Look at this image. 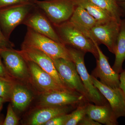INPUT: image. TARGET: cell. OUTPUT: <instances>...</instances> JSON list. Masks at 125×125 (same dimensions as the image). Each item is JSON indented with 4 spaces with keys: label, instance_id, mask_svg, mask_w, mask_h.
I'll return each instance as SVG.
<instances>
[{
    "label": "cell",
    "instance_id": "1",
    "mask_svg": "<svg viewBox=\"0 0 125 125\" xmlns=\"http://www.w3.org/2000/svg\"><path fill=\"white\" fill-rule=\"evenodd\" d=\"M27 29L22 47L38 49L52 59L63 58L71 60L68 48L64 44L56 42L28 27Z\"/></svg>",
    "mask_w": 125,
    "mask_h": 125
},
{
    "label": "cell",
    "instance_id": "2",
    "mask_svg": "<svg viewBox=\"0 0 125 125\" xmlns=\"http://www.w3.org/2000/svg\"><path fill=\"white\" fill-rule=\"evenodd\" d=\"M55 26L63 44L85 53L90 52L96 60L98 58V52L93 41L78 30L69 21Z\"/></svg>",
    "mask_w": 125,
    "mask_h": 125
},
{
    "label": "cell",
    "instance_id": "3",
    "mask_svg": "<svg viewBox=\"0 0 125 125\" xmlns=\"http://www.w3.org/2000/svg\"><path fill=\"white\" fill-rule=\"evenodd\" d=\"M36 7L34 3H26L0 9V27L7 39L16 27L22 23Z\"/></svg>",
    "mask_w": 125,
    "mask_h": 125
},
{
    "label": "cell",
    "instance_id": "4",
    "mask_svg": "<svg viewBox=\"0 0 125 125\" xmlns=\"http://www.w3.org/2000/svg\"><path fill=\"white\" fill-rule=\"evenodd\" d=\"M34 3L54 26L69 20L76 6L73 0H34Z\"/></svg>",
    "mask_w": 125,
    "mask_h": 125
},
{
    "label": "cell",
    "instance_id": "5",
    "mask_svg": "<svg viewBox=\"0 0 125 125\" xmlns=\"http://www.w3.org/2000/svg\"><path fill=\"white\" fill-rule=\"evenodd\" d=\"M52 60L56 69L66 87L83 95L89 102H92L73 62L63 58L52 59Z\"/></svg>",
    "mask_w": 125,
    "mask_h": 125
},
{
    "label": "cell",
    "instance_id": "6",
    "mask_svg": "<svg viewBox=\"0 0 125 125\" xmlns=\"http://www.w3.org/2000/svg\"><path fill=\"white\" fill-rule=\"evenodd\" d=\"M67 48L71 60L76 66L78 73L89 94L92 102L99 105L108 103L107 100L94 85L92 76L87 71L84 61L85 52L71 47Z\"/></svg>",
    "mask_w": 125,
    "mask_h": 125
},
{
    "label": "cell",
    "instance_id": "7",
    "mask_svg": "<svg viewBox=\"0 0 125 125\" xmlns=\"http://www.w3.org/2000/svg\"><path fill=\"white\" fill-rule=\"evenodd\" d=\"M120 29V23L114 19L99 22L89 31L88 37L98 45H105L109 51L114 54Z\"/></svg>",
    "mask_w": 125,
    "mask_h": 125
},
{
    "label": "cell",
    "instance_id": "8",
    "mask_svg": "<svg viewBox=\"0 0 125 125\" xmlns=\"http://www.w3.org/2000/svg\"><path fill=\"white\" fill-rule=\"evenodd\" d=\"M0 52L3 64L10 76L21 80L28 78L29 69L27 62L18 51L0 47Z\"/></svg>",
    "mask_w": 125,
    "mask_h": 125
},
{
    "label": "cell",
    "instance_id": "9",
    "mask_svg": "<svg viewBox=\"0 0 125 125\" xmlns=\"http://www.w3.org/2000/svg\"><path fill=\"white\" fill-rule=\"evenodd\" d=\"M88 102L85 97L77 92L60 91L45 92L40 97L39 105L46 106H78Z\"/></svg>",
    "mask_w": 125,
    "mask_h": 125
},
{
    "label": "cell",
    "instance_id": "10",
    "mask_svg": "<svg viewBox=\"0 0 125 125\" xmlns=\"http://www.w3.org/2000/svg\"><path fill=\"white\" fill-rule=\"evenodd\" d=\"M18 51L25 61L36 63L43 70L52 76L59 84L70 89L66 87L62 79L56 69L52 59L49 56L38 49L29 47H22L21 50Z\"/></svg>",
    "mask_w": 125,
    "mask_h": 125
},
{
    "label": "cell",
    "instance_id": "11",
    "mask_svg": "<svg viewBox=\"0 0 125 125\" xmlns=\"http://www.w3.org/2000/svg\"><path fill=\"white\" fill-rule=\"evenodd\" d=\"M93 42L98 52V58L97 60L96 68L92 72L91 75L96 79H100L101 83L108 87L119 88L120 74L111 67L108 58L103 53L98 44L94 41Z\"/></svg>",
    "mask_w": 125,
    "mask_h": 125
},
{
    "label": "cell",
    "instance_id": "12",
    "mask_svg": "<svg viewBox=\"0 0 125 125\" xmlns=\"http://www.w3.org/2000/svg\"><path fill=\"white\" fill-rule=\"evenodd\" d=\"M92 77L94 85L107 100L116 118L125 117V97L120 87H108L96 78Z\"/></svg>",
    "mask_w": 125,
    "mask_h": 125
},
{
    "label": "cell",
    "instance_id": "13",
    "mask_svg": "<svg viewBox=\"0 0 125 125\" xmlns=\"http://www.w3.org/2000/svg\"><path fill=\"white\" fill-rule=\"evenodd\" d=\"M26 62L33 79L37 86L43 93L60 91L76 92L59 84L52 76L36 63L29 61Z\"/></svg>",
    "mask_w": 125,
    "mask_h": 125
},
{
    "label": "cell",
    "instance_id": "14",
    "mask_svg": "<svg viewBox=\"0 0 125 125\" xmlns=\"http://www.w3.org/2000/svg\"><path fill=\"white\" fill-rule=\"evenodd\" d=\"M22 23L38 33L56 42L63 43L49 21L38 11L35 10L33 12H31Z\"/></svg>",
    "mask_w": 125,
    "mask_h": 125
},
{
    "label": "cell",
    "instance_id": "15",
    "mask_svg": "<svg viewBox=\"0 0 125 125\" xmlns=\"http://www.w3.org/2000/svg\"><path fill=\"white\" fill-rule=\"evenodd\" d=\"M75 106H46L36 111L29 120V125H45L47 122L56 116L68 114Z\"/></svg>",
    "mask_w": 125,
    "mask_h": 125
},
{
    "label": "cell",
    "instance_id": "16",
    "mask_svg": "<svg viewBox=\"0 0 125 125\" xmlns=\"http://www.w3.org/2000/svg\"><path fill=\"white\" fill-rule=\"evenodd\" d=\"M86 114L98 123L106 125H118L117 119L109 104L99 105L88 102Z\"/></svg>",
    "mask_w": 125,
    "mask_h": 125
},
{
    "label": "cell",
    "instance_id": "17",
    "mask_svg": "<svg viewBox=\"0 0 125 125\" xmlns=\"http://www.w3.org/2000/svg\"><path fill=\"white\" fill-rule=\"evenodd\" d=\"M69 21L87 37L89 31L99 22L86 10L79 6H76Z\"/></svg>",
    "mask_w": 125,
    "mask_h": 125
},
{
    "label": "cell",
    "instance_id": "18",
    "mask_svg": "<svg viewBox=\"0 0 125 125\" xmlns=\"http://www.w3.org/2000/svg\"><path fill=\"white\" fill-rule=\"evenodd\" d=\"M115 58L112 69L118 74L123 70L122 66L125 60V19L121 20L115 48Z\"/></svg>",
    "mask_w": 125,
    "mask_h": 125
},
{
    "label": "cell",
    "instance_id": "19",
    "mask_svg": "<svg viewBox=\"0 0 125 125\" xmlns=\"http://www.w3.org/2000/svg\"><path fill=\"white\" fill-rule=\"evenodd\" d=\"M32 99V94L29 90L20 84H15L10 99L13 107L22 111L29 105Z\"/></svg>",
    "mask_w": 125,
    "mask_h": 125
},
{
    "label": "cell",
    "instance_id": "20",
    "mask_svg": "<svg viewBox=\"0 0 125 125\" xmlns=\"http://www.w3.org/2000/svg\"><path fill=\"white\" fill-rule=\"evenodd\" d=\"M73 1L76 6H81L85 9L99 22H105L114 19L106 11L88 0H73Z\"/></svg>",
    "mask_w": 125,
    "mask_h": 125
},
{
    "label": "cell",
    "instance_id": "21",
    "mask_svg": "<svg viewBox=\"0 0 125 125\" xmlns=\"http://www.w3.org/2000/svg\"><path fill=\"white\" fill-rule=\"evenodd\" d=\"M98 6L108 13L112 18L120 22L122 15L121 9L117 3V0H88Z\"/></svg>",
    "mask_w": 125,
    "mask_h": 125
},
{
    "label": "cell",
    "instance_id": "22",
    "mask_svg": "<svg viewBox=\"0 0 125 125\" xmlns=\"http://www.w3.org/2000/svg\"><path fill=\"white\" fill-rule=\"evenodd\" d=\"M15 84L10 78L0 76V97L6 102L10 101Z\"/></svg>",
    "mask_w": 125,
    "mask_h": 125
},
{
    "label": "cell",
    "instance_id": "23",
    "mask_svg": "<svg viewBox=\"0 0 125 125\" xmlns=\"http://www.w3.org/2000/svg\"><path fill=\"white\" fill-rule=\"evenodd\" d=\"M87 102L81 104L77 106L76 108L70 113L69 119L65 125H76L86 115Z\"/></svg>",
    "mask_w": 125,
    "mask_h": 125
},
{
    "label": "cell",
    "instance_id": "24",
    "mask_svg": "<svg viewBox=\"0 0 125 125\" xmlns=\"http://www.w3.org/2000/svg\"><path fill=\"white\" fill-rule=\"evenodd\" d=\"M19 119L14 111L13 107L11 104L8 106L7 114L3 125H18Z\"/></svg>",
    "mask_w": 125,
    "mask_h": 125
},
{
    "label": "cell",
    "instance_id": "25",
    "mask_svg": "<svg viewBox=\"0 0 125 125\" xmlns=\"http://www.w3.org/2000/svg\"><path fill=\"white\" fill-rule=\"evenodd\" d=\"M70 115L68 113L56 116L47 122L45 125H65Z\"/></svg>",
    "mask_w": 125,
    "mask_h": 125
},
{
    "label": "cell",
    "instance_id": "26",
    "mask_svg": "<svg viewBox=\"0 0 125 125\" xmlns=\"http://www.w3.org/2000/svg\"><path fill=\"white\" fill-rule=\"evenodd\" d=\"M34 0H0V9L4 7L26 3H34Z\"/></svg>",
    "mask_w": 125,
    "mask_h": 125
},
{
    "label": "cell",
    "instance_id": "27",
    "mask_svg": "<svg viewBox=\"0 0 125 125\" xmlns=\"http://www.w3.org/2000/svg\"><path fill=\"white\" fill-rule=\"evenodd\" d=\"M13 43L10 41L4 35L0 27V47L1 48H13Z\"/></svg>",
    "mask_w": 125,
    "mask_h": 125
},
{
    "label": "cell",
    "instance_id": "28",
    "mask_svg": "<svg viewBox=\"0 0 125 125\" xmlns=\"http://www.w3.org/2000/svg\"><path fill=\"white\" fill-rule=\"evenodd\" d=\"M78 125H101L102 124L94 120L86 114L82 120L79 122Z\"/></svg>",
    "mask_w": 125,
    "mask_h": 125
},
{
    "label": "cell",
    "instance_id": "29",
    "mask_svg": "<svg viewBox=\"0 0 125 125\" xmlns=\"http://www.w3.org/2000/svg\"><path fill=\"white\" fill-rule=\"evenodd\" d=\"M120 87L122 90L125 97V70H123L120 74Z\"/></svg>",
    "mask_w": 125,
    "mask_h": 125
},
{
    "label": "cell",
    "instance_id": "30",
    "mask_svg": "<svg viewBox=\"0 0 125 125\" xmlns=\"http://www.w3.org/2000/svg\"><path fill=\"white\" fill-rule=\"evenodd\" d=\"M1 59L2 58L1 56L0 52V76L10 78V76L9 75L6 69L4 64L2 63Z\"/></svg>",
    "mask_w": 125,
    "mask_h": 125
},
{
    "label": "cell",
    "instance_id": "31",
    "mask_svg": "<svg viewBox=\"0 0 125 125\" xmlns=\"http://www.w3.org/2000/svg\"><path fill=\"white\" fill-rule=\"evenodd\" d=\"M121 7H122V9H121L122 10V9H123V13H125V1L121 2Z\"/></svg>",
    "mask_w": 125,
    "mask_h": 125
},
{
    "label": "cell",
    "instance_id": "32",
    "mask_svg": "<svg viewBox=\"0 0 125 125\" xmlns=\"http://www.w3.org/2000/svg\"><path fill=\"white\" fill-rule=\"evenodd\" d=\"M6 101H5L4 99L0 97V106L2 105L3 103L5 102Z\"/></svg>",
    "mask_w": 125,
    "mask_h": 125
},
{
    "label": "cell",
    "instance_id": "33",
    "mask_svg": "<svg viewBox=\"0 0 125 125\" xmlns=\"http://www.w3.org/2000/svg\"><path fill=\"white\" fill-rule=\"evenodd\" d=\"M2 106H0V111H1V109H2Z\"/></svg>",
    "mask_w": 125,
    "mask_h": 125
},
{
    "label": "cell",
    "instance_id": "34",
    "mask_svg": "<svg viewBox=\"0 0 125 125\" xmlns=\"http://www.w3.org/2000/svg\"><path fill=\"white\" fill-rule=\"evenodd\" d=\"M119 1H121L122 2H123V1H125V0H118Z\"/></svg>",
    "mask_w": 125,
    "mask_h": 125
}]
</instances>
